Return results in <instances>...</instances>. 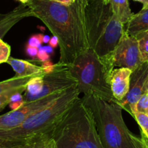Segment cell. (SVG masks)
<instances>
[{
	"mask_svg": "<svg viewBox=\"0 0 148 148\" xmlns=\"http://www.w3.org/2000/svg\"><path fill=\"white\" fill-rule=\"evenodd\" d=\"M26 5L33 17L42 21L58 39L59 62L69 65L89 49L85 21L87 0H76L71 5L51 0H30Z\"/></svg>",
	"mask_w": 148,
	"mask_h": 148,
	"instance_id": "obj_1",
	"label": "cell"
},
{
	"mask_svg": "<svg viewBox=\"0 0 148 148\" xmlns=\"http://www.w3.org/2000/svg\"><path fill=\"white\" fill-rule=\"evenodd\" d=\"M79 95L77 86L71 88L17 127L0 130V143L4 147L12 146L33 142L43 135L49 136L55 126L79 99Z\"/></svg>",
	"mask_w": 148,
	"mask_h": 148,
	"instance_id": "obj_2",
	"label": "cell"
},
{
	"mask_svg": "<svg viewBox=\"0 0 148 148\" xmlns=\"http://www.w3.org/2000/svg\"><path fill=\"white\" fill-rule=\"evenodd\" d=\"M49 136L57 148H104L90 108L79 97Z\"/></svg>",
	"mask_w": 148,
	"mask_h": 148,
	"instance_id": "obj_3",
	"label": "cell"
},
{
	"mask_svg": "<svg viewBox=\"0 0 148 148\" xmlns=\"http://www.w3.org/2000/svg\"><path fill=\"white\" fill-rule=\"evenodd\" d=\"M83 102L90 108L104 148H137L140 138L129 131L118 102H109L92 95H84Z\"/></svg>",
	"mask_w": 148,
	"mask_h": 148,
	"instance_id": "obj_4",
	"label": "cell"
},
{
	"mask_svg": "<svg viewBox=\"0 0 148 148\" xmlns=\"http://www.w3.org/2000/svg\"><path fill=\"white\" fill-rule=\"evenodd\" d=\"M89 47L100 58L115 49L124 32V25L104 0H87L85 10Z\"/></svg>",
	"mask_w": 148,
	"mask_h": 148,
	"instance_id": "obj_5",
	"label": "cell"
},
{
	"mask_svg": "<svg viewBox=\"0 0 148 148\" xmlns=\"http://www.w3.org/2000/svg\"><path fill=\"white\" fill-rule=\"evenodd\" d=\"M77 80V89L84 95H92L109 102H117L110 88V71L102 58L89 47L68 65Z\"/></svg>",
	"mask_w": 148,
	"mask_h": 148,
	"instance_id": "obj_6",
	"label": "cell"
},
{
	"mask_svg": "<svg viewBox=\"0 0 148 148\" xmlns=\"http://www.w3.org/2000/svg\"><path fill=\"white\" fill-rule=\"evenodd\" d=\"M101 58L110 71L116 67L134 71L143 62L136 37L129 36L125 31L115 49Z\"/></svg>",
	"mask_w": 148,
	"mask_h": 148,
	"instance_id": "obj_7",
	"label": "cell"
},
{
	"mask_svg": "<svg viewBox=\"0 0 148 148\" xmlns=\"http://www.w3.org/2000/svg\"><path fill=\"white\" fill-rule=\"evenodd\" d=\"M66 91L52 94L36 100L24 102L21 107L0 116V130L13 129L23 123L28 117L44 109Z\"/></svg>",
	"mask_w": 148,
	"mask_h": 148,
	"instance_id": "obj_8",
	"label": "cell"
},
{
	"mask_svg": "<svg viewBox=\"0 0 148 148\" xmlns=\"http://www.w3.org/2000/svg\"><path fill=\"white\" fill-rule=\"evenodd\" d=\"M148 78V62H144L135 70L130 76L129 89L123 100L118 102L123 110L133 116L135 105L140 97L145 92V85Z\"/></svg>",
	"mask_w": 148,
	"mask_h": 148,
	"instance_id": "obj_9",
	"label": "cell"
},
{
	"mask_svg": "<svg viewBox=\"0 0 148 148\" xmlns=\"http://www.w3.org/2000/svg\"><path fill=\"white\" fill-rule=\"evenodd\" d=\"M132 73V70L126 68H114L111 73V91L117 102L123 100L129 92Z\"/></svg>",
	"mask_w": 148,
	"mask_h": 148,
	"instance_id": "obj_10",
	"label": "cell"
},
{
	"mask_svg": "<svg viewBox=\"0 0 148 148\" xmlns=\"http://www.w3.org/2000/svg\"><path fill=\"white\" fill-rule=\"evenodd\" d=\"M28 17H33V13L29 7L23 4L7 13L0 14V38L2 39L14 25Z\"/></svg>",
	"mask_w": 148,
	"mask_h": 148,
	"instance_id": "obj_11",
	"label": "cell"
},
{
	"mask_svg": "<svg viewBox=\"0 0 148 148\" xmlns=\"http://www.w3.org/2000/svg\"><path fill=\"white\" fill-rule=\"evenodd\" d=\"M7 63L9 64L15 73L17 77H26V76H43L46 72L42 66L31 63L29 61L24 60L10 58Z\"/></svg>",
	"mask_w": 148,
	"mask_h": 148,
	"instance_id": "obj_12",
	"label": "cell"
},
{
	"mask_svg": "<svg viewBox=\"0 0 148 148\" xmlns=\"http://www.w3.org/2000/svg\"><path fill=\"white\" fill-rule=\"evenodd\" d=\"M124 31L132 36L148 31V8L142 9L138 13L134 14L124 25Z\"/></svg>",
	"mask_w": 148,
	"mask_h": 148,
	"instance_id": "obj_13",
	"label": "cell"
},
{
	"mask_svg": "<svg viewBox=\"0 0 148 148\" xmlns=\"http://www.w3.org/2000/svg\"><path fill=\"white\" fill-rule=\"evenodd\" d=\"M110 4L113 13L123 25H126L134 15L128 0H110Z\"/></svg>",
	"mask_w": 148,
	"mask_h": 148,
	"instance_id": "obj_14",
	"label": "cell"
},
{
	"mask_svg": "<svg viewBox=\"0 0 148 148\" xmlns=\"http://www.w3.org/2000/svg\"><path fill=\"white\" fill-rule=\"evenodd\" d=\"M33 78L34 76L17 77L15 76L11 79L0 82V95L15 88L26 86L28 82Z\"/></svg>",
	"mask_w": 148,
	"mask_h": 148,
	"instance_id": "obj_15",
	"label": "cell"
},
{
	"mask_svg": "<svg viewBox=\"0 0 148 148\" xmlns=\"http://www.w3.org/2000/svg\"><path fill=\"white\" fill-rule=\"evenodd\" d=\"M139 45L142 62H148V31L135 36Z\"/></svg>",
	"mask_w": 148,
	"mask_h": 148,
	"instance_id": "obj_16",
	"label": "cell"
},
{
	"mask_svg": "<svg viewBox=\"0 0 148 148\" xmlns=\"http://www.w3.org/2000/svg\"><path fill=\"white\" fill-rule=\"evenodd\" d=\"M26 86L15 88L0 95V112H2L5 107L11 103L12 97L18 93H23L25 91Z\"/></svg>",
	"mask_w": 148,
	"mask_h": 148,
	"instance_id": "obj_17",
	"label": "cell"
},
{
	"mask_svg": "<svg viewBox=\"0 0 148 148\" xmlns=\"http://www.w3.org/2000/svg\"><path fill=\"white\" fill-rule=\"evenodd\" d=\"M34 148H57V147L50 136L43 135L34 140Z\"/></svg>",
	"mask_w": 148,
	"mask_h": 148,
	"instance_id": "obj_18",
	"label": "cell"
},
{
	"mask_svg": "<svg viewBox=\"0 0 148 148\" xmlns=\"http://www.w3.org/2000/svg\"><path fill=\"white\" fill-rule=\"evenodd\" d=\"M134 118L141 128V132L148 137V115L145 113L135 112L133 114Z\"/></svg>",
	"mask_w": 148,
	"mask_h": 148,
	"instance_id": "obj_19",
	"label": "cell"
},
{
	"mask_svg": "<svg viewBox=\"0 0 148 148\" xmlns=\"http://www.w3.org/2000/svg\"><path fill=\"white\" fill-rule=\"evenodd\" d=\"M135 112L148 115V92H145L137 101L135 105Z\"/></svg>",
	"mask_w": 148,
	"mask_h": 148,
	"instance_id": "obj_20",
	"label": "cell"
},
{
	"mask_svg": "<svg viewBox=\"0 0 148 148\" xmlns=\"http://www.w3.org/2000/svg\"><path fill=\"white\" fill-rule=\"evenodd\" d=\"M11 47L8 43L0 38V64L8 62L10 58Z\"/></svg>",
	"mask_w": 148,
	"mask_h": 148,
	"instance_id": "obj_21",
	"label": "cell"
},
{
	"mask_svg": "<svg viewBox=\"0 0 148 148\" xmlns=\"http://www.w3.org/2000/svg\"><path fill=\"white\" fill-rule=\"evenodd\" d=\"M43 43V35L42 34H36L31 37L28 40V45L34 47L40 48L41 45Z\"/></svg>",
	"mask_w": 148,
	"mask_h": 148,
	"instance_id": "obj_22",
	"label": "cell"
},
{
	"mask_svg": "<svg viewBox=\"0 0 148 148\" xmlns=\"http://www.w3.org/2000/svg\"><path fill=\"white\" fill-rule=\"evenodd\" d=\"M36 58L37 59H38V60H39L40 62H45L49 60V54L45 50V49H44L43 47H40L39 51H38V54H37Z\"/></svg>",
	"mask_w": 148,
	"mask_h": 148,
	"instance_id": "obj_23",
	"label": "cell"
},
{
	"mask_svg": "<svg viewBox=\"0 0 148 148\" xmlns=\"http://www.w3.org/2000/svg\"><path fill=\"white\" fill-rule=\"evenodd\" d=\"M26 53L28 56L31 57V58H36L37 57V54H38V48L36 47H31V46H27L26 47Z\"/></svg>",
	"mask_w": 148,
	"mask_h": 148,
	"instance_id": "obj_24",
	"label": "cell"
},
{
	"mask_svg": "<svg viewBox=\"0 0 148 148\" xmlns=\"http://www.w3.org/2000/svg\"><path fill=\"white\" fill-rule=\"evenodd\" d=\"M3 148H34V141L33 142H26V143L20 144V145L4 147Z\"/></svg>",
	"mask_w": 148,
	"mask_h": 148,
	"instance_id": "obj_25",
	"label": "cell"
},
{
	"mask_svg": "<svg viewBox=\"0 0 148 148\" xmlns=\"http://www.w3.org/2000/svg\"><path fill=\"white\" fill-rule=\"evenodd\" d=\"M51 1L58 2V3L62 4V5H71L76 2V0H51Z\"/></svg>",
	"mask_w": 148,
	"mask_h": 148,
	"instance_id": "obj_26",
	"label": "cell"
},
{
	"mask_svg": "<svg viewBox=\"0 0 148 148\" xmlns=\"http://www.w3.org/2000/svg\"><path fill=\"white\" fill-rule=\"evenodd\" d=\"M49 42V45H50V47H52V48L56 47L58 45V39H57V37L54 36L51 38Z\"/></svg>",
	"mask_w": 148,
	"mask_h": 148,
	"instance_id": "obj_27",
	"label": "cell"
},
{
	"mask_svg": "<svg viewBox=\"0 0 148 148\" xmlns=\"http://www.w3.org/2000/svg\"><path fill=\"white\" fill-rule=\"evenodd\" d=\"M141 139H142V143H143L145 147L148 148V137L145 136L142 132H141Z\"/></svg>",
	"mask_w": 148,
	"mask_h": 148,
	"instance_id": "obj_28",
	"label": "cell"
},
{
	"mask_svg": "<svg viewBox=\"0 0 148 148\" xmlns=\"http://www.w3.org/2000/svg\"><path fill=\"white\" fill-rule=\"evenodd\" d=\"M135 2H141L143 5L142 9H147L148 8V0H134Z\"/></svg>",
	"mask_w": 148,
	"mask_h": 148,
	"instance_id": "obj_29",
	"label": "cell"
},
{
	"mask_svg": "<svg viewBox=\"0 0 148 148\" xmlns=\"http://www.w3.org/2000/svg\"><path fill=\"white\" fill-rule=\"evenodd\" d=\"M49 40H50V38L48 36H43V43H48Z\"/></svg>",
	"mask_w": 148,
	"mask_h": 148,
	"instance_id": "obj_30",
	"label": "cell"
},
{
	"mask_svg": "<svg viewBox=\"0 0 148 148\" xmlns=\"http://www.w3.org/2000/svg\"><path fill=\"white\" fill-rule=\"evenodd\" d=\"M137 148H145V146H144L143 143H142V141L140 138V140L139 142H138V145H137Z\"/></svg>",
	"mask_w": 148,
	"mask_h": 148,
	"instance_id": "obj_31",
	"label": "cell"
},
{
	"mask_svg": "<svg viewBox=\"0 0 148 148\" xmlns=\"http://www.w3.org/2000/svg\"><path fill=\"white\" fill-rule=\"evenodd\" d=\"M19 2H21V4H23V5H26L28 2H29L30 0H18Z\"/></svg>",
	"mask_w": 148,
	"mask_h": 148,
	"instance_id": "obj_32",
	"label": "cell"
},
{
	"mask_svg": "<svg viewBox=\"0 0 148 148\" xmlns=\"http://www.w3.org/2000/svg\"><path fill=\"white\" fill-rule=\"evenodd\" d=\"M145 92H148V78L147 80L146 85H145Z\"/></svg>",
	"mask_w": 148,
	"mask_h": 148,
	"instance_id": "obj_33",
	"label": "cell"
},
{
	"mask_svg": "<svg viewBox=\"0 0 148 148\" xmlns=\"http://www.w3.org/2000/svg\"><path fill=\"white\" fill-rule=\"evenodd\" d=\"M105 1V2L106 4H109L110 3V0H104Z\"/></svg>",
	"mask_w": 148,
	"mask_h": 148,
	"instance_id": "obj_34",
	"label": "cell"
},
{
	"mask_svg": "<svg viewBox=\"0 0 148 148\" xmlns=\"http://www.w3.org/2000/svg\"><path fill=\"white\" fill-rule=\"evenodd\" d=\"M3 147H4V146H3V145H2V144L0 143V148H3Z\"/></svg>",
	"mask_w": 148,
	"mask_h": 148,
	"instance_id": "obj_35",
	"label": "cell"
}]
</instances>
